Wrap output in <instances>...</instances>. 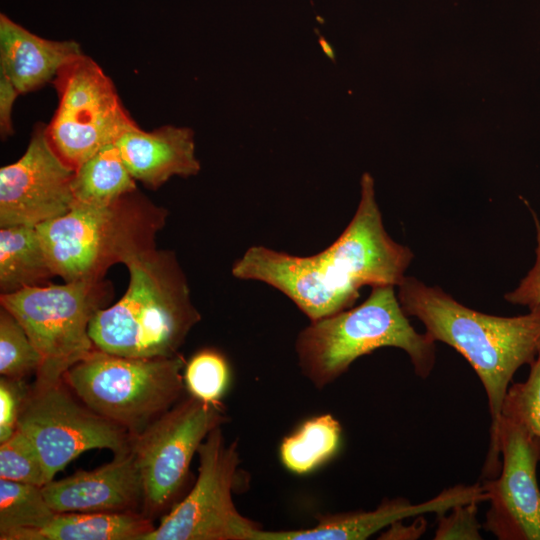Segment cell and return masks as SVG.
<instances>
[{
    "label": "cell",
    "mask_w": 540,
    "mask_h": 540,
    "mask_svg": "<svg viewBox=\"0 0 540 540\" xmlns=\"http://www.w3.org/2000/svg\"><path fill=\"white\" fill-rule=\"evenodd\" d=\"M49 506L65 512H135L143 503L140 473L131 451L105 465L42 486Z\"/></svg>",
    "instance_id": "15"
},
{
    "label": "cell",
    "mask_w": 540,
    "mask_h": 540,
    "mask_svg": "<svg viewBox=\"0 0 540 540\" xmlns=\"http://www.w3.org/2000/svg\"><path fill=\"white\" fill-rule=\"evenodd\" d=\"M19 94L10 79L0 72V132L2 139L13 133L12 109Z\"/></svg>",
    "instance_id": "30"
},
{
    "label": "cell",
    "mask_w": 540,
    "mask_h": 540,
    "mask_svg": "<svg viewBox=\"0 0 540 540\" xmlns=\"http://www.w3.org/2000/svg\"><path fill=\"white\" fill-rule=\"evenodd\" d=\"M228 420L221 402L189 395L142 432L131 435L130 451L143 487L142 514L150 518L180 501L194 455L209 433Z\"/></svg>",
    "instance_id": "8"
},
{
    "label": "cell",
    "mask_w": 540,
    "mask_h": 540,
    "mask_svg": "<svg viewBox=\"0 0 540 540\" xmlns=\"http://www.w3.org/2000/svg\"><path fill=\"white\" fill-rule=\"evenodd\" d=\"M124 295L100 309L88 333L96 349L130 358L173 357L201 320L174 252L151 246L126 257Z\"/></svg>",
    "instance_id": "3"
},
{
    "label": "cell",
    "mask_w": 540,
    "mask_h": 540,
    "mask_svg": "<svg viewBox=\"0 0 540 540\" xmlns=\"http://www.w3.org/2000/svg\"><path fill=\"white\" fill-rule=\"evenodd\" d=\"M52 82L59 102L44 133L53 151L73 170L135 123L111 79L83 53L66 63Z\"/></svg>",
    "instance_id": "9"
},
{
    "label": "cell",
    "mask_w": 540,
    "mask_h": 540,
    "mask_svg": "<svg viewBox=\"0 0 540 540\" xmlns=\"http://www.w3.org/2000/svg\"><path fill=\"white\" fill-rule=\"evenodd\" d=\"M501 415L519 422L540 440V349L527 379L509 386Z\"/></svg>",
    "instance_id": "26"
},
{
    "label": "cell",
    "mask_w": 540,
    "mask_h": 540,
    "mask_svg": "<svg viewBox=\"0 0 540 540\" xmlns=\"http://www.w3.org/2000/svg\"><path fill=\"white\" fill-rule=\"evenodd\" d=\"M478 504L477 501L458 504L439 514L434 539H482L480 530L483 527L477 519Z\"/></svg>",
    "instance_id": "27"
},
{
    "label": "cell",
    "mask_w": 540,
    "mask_h": 540,
    "mask_svg": "<svg viewBox=\"0 0 540 540\" xmlns=\"http://www.w3.org/2000/svg\"><path fill=\"white\" fill-rule=\"evenodd\" d=\"M183 377L189 395L205 402L220 403L229 387L231 370L220 351L205 348L185 364Z\"/></svg>",
    "instance_id": "24"
},
{
    "label": "cell",
    "mask_w": 540,
    "mask_h": 540,
    "mask_svg": "<svg viewBox=\"0 0 540 540\" xmlns=\"http://www.w3.org/2000/svg\"><path fill=\"white\" fill-rule=\"evenodd\" d=\"M198 476L187 495L142 540H255L261 526L243 516L233 501L240 456L222 428L200 445Z\"/></svg>",
    "instance_id": "10"
},
{
    "label": "cell",
    "mask_w": 540,
    "mask_h": 540,
    "mask_svg": "<svg viewBox=\"0 0 540 540\" xmlns=\"http://www.w3.org/2000/svg\"><path fill=\"white\" fill-rule=\"evenodd\" d=\"M185 364L181 354L130 358L95 348L63 381L87 407L135 435L182 399Z\"/></svg>",
    "instance_id": "6"
},
{
    "label": "cell",
    "mask_w": 540,
    "mask_h": 540,
    "mask_svg": "<svg viewBox=\"0 0 540 540\" xmlns=\"http://www.w3.org/2000/svg\"><path fill=\"white\" fill-rule=\"evenodd\" d=\"M408 317L423 323L426 333L459 352L480 379L496 429L502 404L516 371L531 365L540 349V306L524 315L502 317L468 308L440 287L405 276L397 286Z\"/></svg>",
    "instance_id": "2"
},
{
    "label": "cell",
    "mask_w": 540,
    "mask_h": 540,
    "mask_svg": "<svg viewBox=\"0 0 540 540\" xmlns=\"http://www.w3.org/2000/svg\"><path fill=\"white\" fill-rule=\"evenodd\" d=\"M540 440L519 422L500 416L490 434L481 485L489 508L483 529L499 540H540Z\"/></svg>",
    "instance_id": "11"
},
{
    "label": "cell",
    "mask_w": 540,
    "mask_h": 540,
    "mask_svg": "<svg viewBox=\"0 0 540 540\" xmlns=\"http://www.w3.org/2000/svg\"><path fill=\"white\" fill-rule=\"evenodd\" d=\"M341 436V425L331 414L311 417L282 440L280 460L291 473L309 474L334 457Z\"/></svg>",
    "instance_id": "21"
},
{
    "label": "cell",
    "mask_w": 540,
    "mask_h": 540,
    "mask_svg": "<svg viewBox=\"0 0 540 540\" xmlns=\"http://www.w3.org/2000/svg\"><path fill=\"white\" fill-rule=\"evenodd\" d=\"M55 274L36 227L0 228V293L45 286Z\"/></svg>",
    "instance_id": "19"
},
{
    "label": "cell",
    "mask_w": 540,
    "mask_h": 540,
    "mask_svg": "<svg viewBox=\"0 0 540 540\" xmlns=\"http://www.w3.org/2000/svg\"><path fill=\"white\" fill-rule=\"evenodd\" d=\"M115 143L101 148L79 166L72 178L76 202L109 205L137 190Z\"/></svg>",
    "instance_id": "20"
},
{
    "label": "cell",
    "mask_w": 540,
    "mask_h": 540,
    "mask_svg": "<svg viewBox=\"0 0 540 540\" xmlns=\"http://www.w3.org/2000/svg\"><path fill=\"white\" fill-rule=\"evenodd\" d=\"M28 391L23 380L1 376L0 379V443L9 439L17 429L22 401Z\"/></svg>",
    "instance_id": "28"
},
{
    "label": "cell",
    "mask_w": 540,
    "mask_h": 540,
    "mask_svg": "<svg viewBox=\"0 0 540 540\" xmlns=\"http://www.w3.org/2000/svg\"><path fill=\"white\" fill-rule=\"evenodd\" d=\"M76 398L61 380L34 383L22 401L17 428L37 448L47 483L85 451L109 449L115 455L130 451L131 434L125 428Z\"/></svg>",
    "instance_id": "12"
},
{
    "label": "cell",
    "mask_w": 540,
    "mask_h": 540,
    "mask_svg": "<svg viewBox=\"0 0 540 540\" xmlns=\"http://www.w3.org/2000/svg\"><path fill=\"white\" fill-rule=\"evenodd\" d=\"M360 186L354 216L326 249L296 256L254 245L234 262L232 275L275 288L310 321L352 307L364 286H398L414 255L387 233L369 173Z\"/></svg>",
    "instance_id": "1"
},
{
    "label": "cell",
    "mask_w": 540,
    "mask_h": 540,
    "mask_svg": "<svg viewBox=\"0 0 540 540\" xmlns=\"http://www.w3.org/2000/svg\"><path fill=\"white\" fill-rule=\"evenodd\" d=\"M82 53L75 41L42 38L0 14V72L20 94L53 81L66 63Z\"/></svg>",
    "instance_id": "17"
},
{
    "label": "cell",
    "mask_w": 540,
    "mask_h": 540,
    "mask_svg": "<svg viewBox=\"0 0 540 540\" xmlns=\"http://www.w3.org/2000/svg\"><path fill=\"white\" fill-rule=\"evenodd\" d=\"M74 172L37 126L25 153L0 169V227H36L66 214L75 203Z\"/></svg>",
    "instance_id": "13"
},
{
    "label": "cell",
    "mask_w": 540,
    "mask_h": 540,
    "mask_svg": "<svg viewBox=\"0 0 540 540\" xmlns=\"http://www.w3.org/2000/svg\"><path fill=\"white\" fill-rule=\"evenodd\" d=\"M405 520V519H404ZM404 520L392 523L380 534L382 540H415L420 538L427 529V521L422 515L414 517V520L404 524Z\"/></svg>",
    "instance_id": "31"
},
{
    "label": "cell",
    "mask_w": 540,
    "mask_h": 540,
    "mask_svg": "<svg viewBox=\"0 0 540 540\" xmlns=\"http://www.w3.org/2000/svg\"><path fill=\"white\" fill-rule=\"evenodd\" d=\"M381 347L403 350L420 378L433 370L435 341L413 328L391 285L372 287L358 306L310 321L295 341L299 368L317 389L333 383L355 360Z\"/></svg>",
    "instance_id": "4"
},
{
    "label": "cell",
    "mask_w": 540,
    "mask_h": 540,
    "mask_svg": "<svg viewBox=\"0 0 540 540\" xmlns=\"http://www.w3.org/2000/svg\"><path fill=\"white\" fill-rule=\"evenodd\" d=\"M42 357L17 318L0 309V374L23 380L41 366Z\"/></svg>",
    "instance_id": "23"
},
{
    "label": "cell",
    "mask_w": 540,
    "mask_h": 540,
    "mask_svg": "<svg viewBox=\"0 0 540 540\" xmlns=\"http://www.w3.org/2000/svg\"><path fill=\"white\" fill-rule=\"evenodd\" d=\"M112 296V285L104 279L48 284L0 295L1 306L17 318L42 357L35 384L63 380L73 365L95 349L89 324Z\"/></svg>",
    "instance_id": "7"
},
{
    "label": "cell",
    "mask_w": 540,
    "mask_h": 540,
    "mask_svg": "<svg viewBox=\"0 0 540 540\" xmlns=\"http://www.w3.org/2000/svg\"><path fill=\"white\" fill-rule=\"evenodd\" d=\"M167 215L136 190L109 205L75 201L36 230L55 276L64 282L101 280L113 264L156 245Z\"/></svg>",
    "instance_id": "5"
},
{
    "label": "cell",
    "mask_w": 540,
    "mask_h": 540,
    "mask_svg": "<svg viewBox=\"0 0 540 540\" xmlns=\"http://www.w3.org/2000/svg\"><path fill=\"white\" fill-rule=\"evenodd\" d=\"M115 145L131 176L151 189L173 176L197 175L201 168L194 132L187 127L165 125L144 131L135 122L120 134Z\"/></svg>",
    "instance_id": "16"
},
{
    "label": "cell",
    "mask_w": 540,
    "mask_h": 540,
    "mask_svg": "<svg viewBox=\"0 0 540 540\" xmlns=\"http://www.w3.org/2000/svg\"><path fill=\"white\" fill-rule=\"evenodd\" d=\"M536 228L535 262L519 285L504 295L512 304L527 306L529 309L540 306V221L532 211Z\"/></svg>",
    "instance_id": "29"
},
{
    "label": "cell",
    "mask_w": 540,
    "mask_h": 540,
    "mask_svg": "<svg viewBox=\"0 0 540 540\" xmlns=\"http://www.w3.org/2000/svg\"><path fill=\"white\" fill-rule=\"evenodd\" d=\"M472 501H487L481 483L444 489L423 503L412 504L403 497L385 498L370 511L318 514L317 524L308 529L267 531L260 529L255 540H364L392 523L425 513L442 514L452 507Z\"/></svg>",
    "instance_id": "14"
},
{
    "label": "cell",
    "mask_w": 540,
    "mask_h": 540,
    "mask_svg": "<svg viewBox=\"0 0 540 540\" xmlns=\"http://www.w3.org/2000/svg\"><path fill=\"white\" fill-rule=\"evenodd\" d=\"M56 512L41 486L0 478V539L17 532L45 527Z\"/></svg>",
    "instance_id": "22"
},
{
    "label": "cell",
    "mask_w": 540,
    "mask_h": 540,
    "mask_svg": "<svg viewBox=\"0 0 540 540\" xmlns=\"http://www.w3.org/2000/svg\"><path fill=\"white\" fill-rule=\"evenodd\" d=\"M0 478L41 487L47 483L37 448L18 428L9 439L0 443Z\"/></svg>",
    "instance_id": "25"
},
{
    "label": "cell",
    "mask_w": 540,
    "mask_h": 540,
    "mask_svg": "<svg viewBox=\"0 0 540 540\" xmlns=\"http://www.w3.org/2000/svg\"><path fill=\"white\" fill-rule=\"evenodd\" d=\"M154 528L137 512H65L43 528L14 533L8 540H142Z\"/></svg>",
    "instance_id": "18"
}]
</instances>
